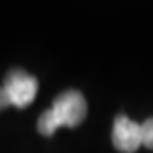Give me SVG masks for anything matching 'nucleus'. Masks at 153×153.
<instances>
[{
	"instance_id": "nucleus-1",
	"label": "nucleus",
	"mask_w": 153,
	"mask_h": 153,
	"mask_svg": "<svg viewBox=\"0 0 153 153\" xmlns=\"http://www.w3.org/2000/svg\"><path fill=\"white\" fill-rule=\"evenodd\" d=\"M87 116V102L79 91H65L56 96L52 107L39 116L37 129L41 135L52 137L59 127H76Z\"/></svg>"
},
{
	"instance_id": "nucleus-2",
	"label": "nucleus",
	"mask_w": 153,
	"mask_h": 153,
	"mask_svg": "<svg viewBox=\"0 0 153 153\" xmlns=\"http://www.w3.org/2000/svg\"><path fill=\"white\" fill-rule=\"evenodd\" d=\"M2 89L9 105H15L19 109L28 107L35 100V94L39 89V81L35 76L28 74L22 68H13L6 74V79L2 83Z\"/></svg>"
},
{
	"instance_id": "nucleus-3",
	"label": "nucleus",
	"mask_w": 153,
	"mask_h": 153,
	"mask_svg": "<svg viewBox=\"0 0 153 153\" xmlns=\"http://www.w3.org/2000/svg\"><path fill=\"white\" fill-rule=\"evenodd\" d=\"M113 144L122 153H135L142 146V127L126 114H118L113 124Z\"/></svg>"
},
{
	"instance_id": "nucleus-4",
	"label": "nucleus",
	"mask_w": 153,
	"mask_h": 153,
	"mask_svg": "<svg viewBox=\"0 0 153 153\" xmlns=\"http://www.w3.org/2000/svg\"><path fill=\"white\" fill-rule=\"evenodd\" d=\"M142 127V146L153 149V118H148L140 124Z\"/></svg>"
},
{
	"instance_id": "nucleus-5",
	"label": "nucleus",
	"mask_w": 153,
	"mask_h": 153,
	"mask_svg": "<svg viewBox=\"0 0 153 153\" xmlns=\"http://www.w3.org/2000/svg\"><path fill=\"white\" fill-rule=\"evenodd\" d=\"M6 107H9V102H7V98H6V92L2 89V85H0V111L6 109Z\"/></svg>"
}]
</instances>
